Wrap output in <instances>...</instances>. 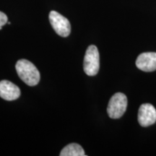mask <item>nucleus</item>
<instances>
[{
	"mask_svg": "<svg viewBox=\"0 0 156 156\" xmlns=\"http://www.w3.org/2000/svg\"><path fill=\"white\" fill-rule=\"evenodd\" d=\"M2 27H0V30H2Z\"/></svg>",
	"mask_w": 156,
	"mask_h": 156,
	"instance_id": "10",
	"label": "nucleus"
},
{
	"mask_svg": "<svg viewBox=\"0 0 156 156\" xmlns=\"http://www.w3.org/2000/svg\"><path fill=\"white\" fill-rule=\"evenodd\" d=\"M136 66L142 71L153 72L156 70V53L145 52L138 56L136 60Z\"/></svg>",
	"mask_w": 156,
	"mask_h": 156,
	"instance_id": "6",
	"label": "nucleus"
},
{
	"mask_svg": "<svg viewBox=\"0 0 156 156\" xmlns=\"http://www.w3.org/2000/svg\"><path fill=\"white\" fill-rule=\"evenodd\" d=\"M100 68V56L98 48L94 45H90L87 48L84 57L83 69L88 76L96 75Z\"/></svg>",
	"mask_w": 156,
	"mask_h": 156,
	"instance_id": "2",
	"label": "nucleus"
},
{
	"mask_svg": "<svg viewBox=\"0 0 156 156\" xmlns=\"http://www.w3.org/2000/svg\"><path fill=\"white\" fill-rule=\"evenodd\" d=\"M60 156H85V151L77 143L69 144L64 147L59 154Z\"/></svg>",
	"mask_w": 156,
	"mask_h": 156,
	"instance_id": "8",
	"label": "nucleus"
},
{
	"mask_svg": "<svg viewBox=\"0 0 156 156\" xmlns=\"http://www.w3.org/2000/svg\"><path fill=\"white\" fill-rule=\"evenodd\" d=\"M137 120L143 127L153 125L156 122V110L151 103H144L138 111Z\"/></svg>",
	"mask_w": 156,
	"mask_h": 156,
	"instance_id": "5",
	"label": "nucleus"
},
{
	"mask_svg": "<svg viewBox=\"0 0 156 156\" xmlns=\"http://www.w3.org/2000/svg\"><path fill=\"white\" fill-rule=\"evenodd\" d=\"M20 96V90L8 80L0 82V97L5 101H15Z\"/></svg>",
	"mask_w": 156,
	"mask_h": 156,
	"instance_id": "7",
	"label": "nucleus"
},
{
	"mask_svg": "<svg viewBox=\"0 0 156 156\" xmlns=\"http://www.w3.org/2000/svg\"><path fill=\"white\" fill-rule=\"evenodd\" d=\"M127 107V98L124 93H117L109 101L107 113L112 119H119L124 115Z\"/></svg>",
	"mask_w": 156,
	"mask_h": 156,
	"instance_id": "3",
	"label": "nucleus"
},
{
	"mask_svg": "<svg viewBox=\"0 0 156 156\" xmlns=\"http://www.w3.org/2000/svg\"><path fill=\"white\" fill-rule=\"evenodd\" d=\"M49 21L52 28L58 36L67 37L71 32V25L68 19L56 11L49 13Z\"/></svg>",
	"mask_w": 156,
	"mask_h": 156,
	"instance_id": "4",
	"label": "nucleus"
},
{
	"mask_svg": "<svg viewBox=\"0 0 156 156\" xmlns=\"http://www.w3.org/2000/svg\"><path fill=\"white\" fill-rule=\"evenodd\" d=\"M7 16L2 12H0V27H2L7 23Z\"/></svg>",
	"mask_w": 156,
	"mask_h": 156,
	"instance_id": "9",
	"label": "nucleus"
},
{
	"mask_svg": "<svg viewBox=\"0 0 156 156\" xmlns=\"http://www.w3.org/2000/svg\"><path fill=\"white\" fill-rule=\"evenodd\" d=\"M19 77L29 86H35L40 81V73L34 64L26 59L17 61L16 65Z\"/></svg>",
	"mask_w": 156,
	"mask_h": 156,
	"instance_id": "1",
	"label": "nucleus"
}]
</instances>
